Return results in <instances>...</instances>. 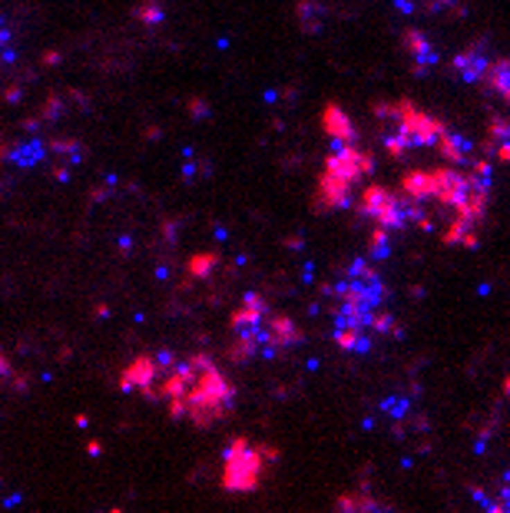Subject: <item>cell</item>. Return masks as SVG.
I'll list each match as a JSON object with an SVG mask.
<instances>
[{"label":"cell","instance_id":"cell-1","mask_svg":"<svg viewBox=\"0 0 510 513\" xmlns=\"http://www.w3.org/2000/svg\"><path fill=\"white\" fill-rule=\"evenodd\" d=\"M335 298V345L364 354L378 341H385L394 332V315L388 308V285L371 262L355 258L331 288Z\"/></svg>","mask_w":510,"mask_h":513},{"label":"cell","instance_id":"cell-2","mask_svg":"<svg viewBox=\"0 0 510 513\" xmlns=\"http://www.w3.org/2000/svg\"><path fill=\"white\" fill-rule=\"evenodd\" d=\"M150 401H163L176 421L209 427L232 411L236 388L206 354H193L182 361L163 354V371Z\"/></svg>","mask_w":510,"mask_h":513},{"label":"cell","instance_id":"cell-3","mask_svg":"<svg viewBox=\"0 0 510 513\" xmlns=\"http://www.w3.org/2000/svg\"><path fill=\"white\" fill-rule=\"evenodd\" d=\"M301 332L288 315L275 312L262 295H245L232 312V361L269 358L285 348L299 345Z\"/></svg>","mask_w":510,"mask_h":513},{"label":"cell","instance_id":"cell-4","mask_svg":"<svg viewBox=\"0 0 510 513\" xmlns=\"http://www.w3.org/2000/svg\"><path fill=\"white\" fill-rule=\"evenodd\" d=\"M375 172V159L361 150L358 136L348 139H331V156L325 159L322 179H318V192H315V206L318 209H342L351 199V189L364 182Z\"/></svg>","mask_w":510,"mask_h":513},{"label":"cell","instance_id":"cell-5","mask_svg":"<svg viewBox=\"0 0 510 513\" xmlns=\"http://www.w3.org/2000/svg\"><path fill=\"white\" fill-rule=\"evenodd\" d=\"M375 120L381 126V146L391 156L434 150L441 133H444V123H437L431 113L418 109L414 103H378Z\"/></svg>","mask_w":510,"mask_h":513},{"label":"cell","instance_id":"cell-6","mask_svg":"<svg viewBox=\"0 0 510 513\" xmlns=\"http://www.w3.org/2000/svg\"><path fill=\"white\" fill-rule=\"evenodd\" d=\"M272 460H275V451L265 444H252L249 438L229 440L222 457V487L232 494H249L262 483Z\"/></svg>","mask_w":510,"mask_h":513},{"label":"cell","instance_id":"cell-7","mask_svg":"<svg viewBox=\"0 0 510 513\" xmlns=\"http://www.w3.org/2000/svg\"><path fill=\"white\" fill-rule=\"evenodd\" d=\"M491 57L494 53H487L484 46H467V50H457V57L450 60V70L457 73V80L477 87L484 73H487V66H491Z\"/></svg>","mask_w":510,"mask_h":513},{"label":"cell","instance_id":"cell-8","mask_svg":"<svg viewBox=\"0 0 510 513\" xmlns=\"http://www.w3.org/2000/svg\"><path fill=\"white\" fill-rule=\"evenodd\" d=\"M477 87L500 106H510V57H497L494 53L491 66H487V73H484Z\"/></svg>","mask_w":510,"mask_h":513},{"label":"cell","instance_id":"cell-9","mask_svg":"<svg viewBox=\"0 0 510 513\" xmlns=\"http://www.w3.org/2000/svg\"><path fill=\"white\" fill-rule=\"evenodd\" d=\"M405 46L411 50V60H414V70H431L437 63V53L434 46H431V40L424 37L421 30H405Z\"/></svg>","mask_w":510,"mask_h":513},{"label":"cell","instance_id":"cell-10","mask_svg":"<svg viewBox=\"0 0 510 513\" xmlns=\"http://www.w3.org/2000/svg\"><path fill=\"white\" fill-rule=\"evenodd\" d=\"M484 150H487V156H497V159L510 163V120H491Z\"/></svg>","mask_w":510,"mask_h":513},{"label":"cell","instance_id":"cell-11","mask_svg":"<svg viewBox=\"0 0 510 513\" xmlns=\"http://www.w3.org/2000/svg\"><path fill=\"white\" fill-rule=\"evenodd\" d=\"M474 497L484 513H510V483H494V487L474 490Z\"/></svg>","mask_w":510,"mask_h":513},{"label":"cell","instance_id":"cell-12","mask_svg":"<svg viewBox=\"0 0 510 513\" xmlns=\"http://www.w3.org/2000/svg\"><path fill=\"white\" fill-rule=\"evenodd\" d=\"M338 513H385V510L368 494H345V497L338 500Z\"/></svg>","mask_w":510,"mask_h":513},{"label":"cell","instance_id":"cell-13","mask_svg":"<svg viewBox=\"0 0 510 513\" xmlns=\"http://www.w3.org/2000/svg\"><path fill=\"white\" fill-rule=\"evenodd\" d=\"M106 513H123V510H116V507H109V510H106Z\"/></svg>","mask_w":510,"mask_h":513}]
</instances>
